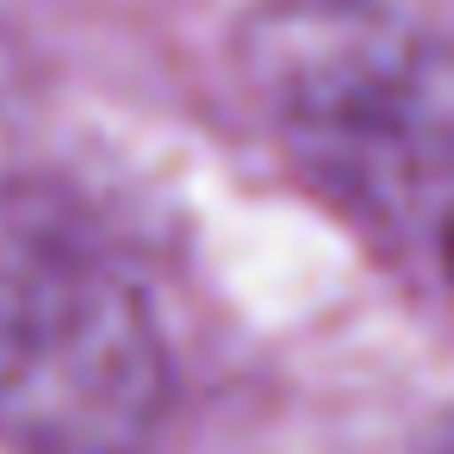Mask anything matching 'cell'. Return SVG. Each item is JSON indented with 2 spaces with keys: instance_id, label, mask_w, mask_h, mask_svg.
<instances>
[{
  "instance_id": "1",
  "label": "cell",
  "mask_w": 454,
  "mask_h": 454,
  "mask_svg": "<svg viewBox=\"0 0 454 454\" xmlns=\"http://www.w3.org/2000/svg\"><path fill=\"white\" fill-rule=\"evenodd\" d=\"M168 361L125 255L44 187H0V435L20 454H131Z\"/></svg>"
},
{
  "instance_id": "4",
  "label": "cell",
  "mask_w": 454,
  "mask_h": 454,
  "mask_svg": "<svg viewBox=\"0 0 454 454\" xmlns=\"http://www.w3.org/2000/svg\"><path fill=\"white\" fill-rule=\"evenodd\" d=\"M448 274H454V218H448Z\"/></svg>"
},
{
  "instance_id": "2",
  "label": "cell",
  "mask_w": 454,
  "mask_h": 454,
  "mask_svg": "<svg viewBox=\"0 0 454 454\" xmlns=\"http://www.w3.org/2000/svg\"><path fill=\"white\" fill-rule=\"evenodd\" d=\"M237 63L255 100L330 156L373 168L454 156V57L380 0H268Z\"/></svg>"
},
{
  "instance_id": "3",
  "label": "cell",
  "mask_w": 454,
  "mask_h": 454,
  "mask_svg": "<svg viewBox=\"0 0 454 454\" xmlns=\"http://www.w3.org/2000/svg\"><path fill=\"white\" fill-rule=\"evenodd\" d=\"M423 454H454V411L435 423V435H429V448H423Z\"/></svg>"
}]
</instances>
